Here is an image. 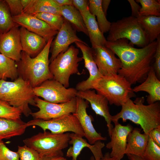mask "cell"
Returning <instances> with one entry per match:
<instances>
[{"label": "cell", "instance_id": "6da1fadb", "mask_svg": "<svg viewBox=\"0 0 160 160\" xmlns=\"http://www.w3.org/2000/svg\"><path fill=\"white\" fill-rule=\"evenodd\" d=\"M133 45L125 39L107 41L105 44L121 60L122 66L118 74L131 85L142 83L147 78L152 66L157 41L156 40L141 48H135Z\"/></svg>", "mask_w": 160, "mask_h": 160}, {"label": "cell", "instance_id": "7a4b0ae2", "mask_svg": "<svg viewBox=\"0 0 160 160\" xmlns=\"http://www.w3.org/2000/svg\"><path fill=\"white\" fill-rule=\"evenodd\" d=\"M144 97H137L133 101L131 99L122 105L120 111L112 116L114 124L121 119L123 122L129 120L139 125L144 133L148 134L153 129L160 126V104L159 101L153 104H144Z\"/></svg>", "mask_w": 160, "mask_h": 160}, {"label": "cell", "instance_id": "3957f363", "mask_svg": "<svg viewBox=\"0 0 160 160\" xmlns=\"http://www.w3.org/2000/svg\"><path fill=\"white\" fill-rule=\"evenodd\" d=\"M53 39H50L42 50L35 57H32L22 51L20 60L16 62L19 76L28 81L33 88L46 80L53 79L49 69V56Z\"/></svg>", "mask_w": 160, "mask_h": 160}, {"label": "cell", "instance_id": "277c9868", "mask_svg": "<svg viewBox=\"0 0 160 160\" xmlns=\"http://www.w3.org/2000/svg\"><path fill=\"white\" fill-rule=\"evenodd\" d=\"M33 87L27 81L18 77L14 81L0 80V99L19 109L26 117L32 112L29 105L35 106Z\"/></svg>", "mask_w": 160, "mask_h": 160}, {"label": "cell", "instance_id": "5b68a950", "mask_svg": "<svg viewBox=\"0 0 160 160\" xmlns=\"http://www.w3.org/2000/svg\"><path fill=\"white\" fill-rule=\"evenodd\" d=\"M92 89L108 100L111 105L121 106L136 95L131 84L121 76L117 74L102 76L93 86Z\"/></svg>", "mask_w": 160, "mask_h": 160}, {"label": "cell", "instance_id": "8992f818", "mask_svg": "<svg viewBox=\"0 0 160 160\" xmlns=\"http://www.w3.org/2000/svg\"><path fill=\"white\" fill-rule=\"evenodd\" d=\"M70 135L68 132L55 134L46 131L23 141L25 145L36 151L41 157L44 156H63V150L68 145Z\"/></svg>", "mask_w": 160, "mask_h": 160}, {"label": "cell", "instance_id": "52a82bcc", "mask_svg": "<svg viewBox=\"0 0 160 160\" xmlns=\"http://www.w3.org/2000/svg\"><path fill=\"white\" fill-rule=\"evenodd\" d=\"M79 50L71 45L64 52H62L50 63V71L53 79L62 84L65 87L69 86V78L71 75L81 74L78 67L83 59L78 55Z\"/></svg>", "mask_w": 160, "mask_h": 160}, {"label": "cell", "instance_id": "ba28073f", "mask_svg": "<svg viewBox=\"0 0 160 160\" xmlns=\"http://www.w3.org/2000/svg\"><path fill=\"white\" fill-rule=\"evenodd\" d=\"M107 41H112L125 39L129 43L141 48L149 43L148 40L137 18L129 16L111 23Z\"/></svg>", "mask_w": 160, "mask_h": 160}, {"label": "cell", "instance_id": "9c48e42d", "mask_svg": "<svg viewBox=\"0 0 160 160\" xmlns=\"http://www.w3.org/2000/svg\"><path fill=\"white\" fill-rule=\"evenodd\" d=\"M36 97L51 103H60L68 102L76 97L77 91L73 88H66L54 79H48L33 88Z\"/></svg>", "mask_w": 160, "mask_h": 160}, {"label": "cell", "instance_id": "30bf717a", "mask_svg": "<svg viewBox=\"0 0 160 160\" xmlns=\"http://www.w3.org/2000/svg\"><path fill=\"white\" fill-rule=\"evenodd\" d=\"M26 125L27 127L38 126L41 128L44 132L48 130L53 133L61 134L71 132L83 137L85 136L78 120L73 114L48 120L33 119L26 123Z\"/></svg>", "mask_w": 160, "mask_h": 160}, {"label": "cell", "instance_id": "8fae6325", "mask_svg": "<svg viewBox=\"0 0 160 160\" xmlns=\"http://www.w3.org/2000/svg\"><path fill=\"white\" fill-rule=\"evenodd\" d=\"M76 97L67 102L54 103L46 101L36 96L34 100L35 106L39 110L37 112H32L31 115L33 119L48 120L73 114L76 110Z\"/></svg>", "mask_w": 160, "mask_h": 160}, {"label": "cell", "instance_id": "7c38bea8", "mask_svg": "<svg viewBox=\"0 0 160 160\" xmlns=\"http://www.w3.org/2000/svg\"><path fill=\"white\" fill-rule=\"evenodd\" d=\"M91 48L94 59L102 76H111L118 74L121 67V63L111 49L105 45H93Z\"/></svg>", "mask_w": 160, "mask_h": 160}, {"label": "cell", "instance_id": "4fadbf2b", "mask_svg": "<svg viewBox=\"0 0 160 160\" xmlns=\"http://www.w3.org/2000/svg\"><path fill=\"white\" fill-rule=\"evenodd\" d=\"M77 42L87 44L77 36L76 30L65 19L55 38L51 43L50 50L51 53L49 59L50 63L60 53L66 51L71 44Z\"/></svg>", "mask_w": 160, "mask_h": 160}, {"label": "cell", "instance_id": "5bb4252c", "mask_svg": "<svg viewBox=\"0 0 160 160\" xmlns=\"http://www.w3.org/2000/svg\"><path fill=\"white\" fill-rule=\"evenodd\" d=\"M76 98V110L73 114L78 120L88 143L93 145L98 140H106V137L102 136L96 131L92 123L93 118L87 113V108L89 107V102L79 97Z\"/></svg>", "mask_w": 160, "mask_h": 160}, {"label": "cell", "instance_id": "9a60e30c", "mask_svg": "<svg viewBox=\"0 0 160 160\" xmlns=\"http://www.w3.org/2000/svg\"><path fill=\"white\" fill-rule=\"evenodd\" d=\"M76 97L88 101L96 114L104 118L107 123L108 135L110 137L113 127L112 124V116L111 115L109 112L108 102L107 99L103 95L96 93L95 90L91 89L77 91Z\"/></svg>", "mask_w": 160, "mask_h": 160}, {"label": "cell", "instance_id": "2e32d148", "mask_svg": "<svg viewBox=\"0 0 160 160\" xmlns=\"http://www.w3.org/2000/svg\"><path fill=\"white\" fill-rule=\"evenodd\" d=\"M13 21L19 26L41 36L47 42L56 35L58 31L55 30L45 22L30 14L23 13L12 17Z\"/></svg>", "mask_w": 160, "mask_h": 160}, {"label": "cell", "instance_id": "e0dca14e", "mask_svg": "<svg viewBox=\"0 0 160 160\" xmlns=\"http://www.w3.org/2000/svg\"><path fill=\"white\" fill-rule=\"evenodd\" d=\"M114 124L111 132V141L106 144V147L111 149V157L121 160L126 154L127 137L133 128L130 124L122 125L118 122Z\"/></svg>", "mask_w": 160, "mask_h": 160}, {"label": "cell", "instance_id": "ac0fdd59", "mask_svg": "<svg viewBox=\"0 0 160 160\" xmlns=\"http://www.w3.org/2000/svg\"><path fill=\"white\" fill-rule=\"evenodd\" d=\"M75 43L82 53V57L84 60V66L89 73V78L78 83L75 89L77 91L92 89L94 84L103 76L99 73L94 59L91 48L87 44L78 42Z\"/></svg>", "mask_w": 160, "mask_h": 160}, {"label": "cell", "instance_id": "d6986e66", "mask_svg": "<svg viewBox=\"0 0 160 160\" xmlns=\"http://www.w3.org/2000/svg\"><path fill=\"white\" fill-rule=\"evenodd\" d=\"M18 27L0 35V53L16 62L20 60L22 51Z\"/></svg>", "mask_w": 160, "mask_h": 160}, {"label": "cell", "instance_id": "ffe728a7", "mask_svg": "<svg viewBox=\"0 0 160 160\" xmlns=\"http://www.w3.org/2000/svg\"><path fill=\"white\" fill-rule=\"evenodd\" d=\"M69 144L72 145L68 150L66 156L71 157L72 160H77V158L83 150L85 147L88 148L93 155L95 160H100L103 155L102 149L105 146V143L98 140L94 144L91 145L83 137L73 133H70Z\"/></svg>", "mask_w": 160, "mask_h": 160}, {"label": "cell", "instance_id": "44dd1931", "mask_svg": "<svg viewBox=\"0 0 160 160\" xmlns=\"http://www.w3.org/2000/svg\"><path fill=\"white\" fill-rule=\"evenodd\" d=\"M22 51L32 57L36 56L47 43L41 36L21 27L19 28Z\"/></svg>", "mask_w": 160, "mask_h": 160}, {"label": "cell", "instance_id": "7402d4cb", "mask_svg": "<svg viewBox=\"0 0 160 160\" xmlns=\"http://www.w3.org/2000/svg\"><path fill=\"white\" fill-rule=\"evenodd\" d=\"M132 89L134 92L141 91L147 92L148 95L146 101L148 104L160 101V80L157 77L152 65L146 79Z\"/></svg>", "mask_w": 160, "mask_h": 160}, {"label": "cell", "instance_id": "603a6c76", "mask_svg": "<svg viewBox=\"0 0 160 160\" xmlns=\"http://www.w3.org/2000/svg\"><path fill=\"white\" fill-rule=\"evenodd\" d=\"M141 129L133 128L127 139L126 154L134 155L143 157L149 137L148 134L141 133Z\"/></svg>", "mask_w": 160, "mask_h": 160}, {"label": "cell", "instance_id": "cb8c5ba5", "mask_svg": "<svg viewBox=\"0 0 160 160\" xmlns=\"http://www.w3.org/2000/svg\"><path fill=\"white\" fill-rule=\"evenodd\" d=\"M83 17L92 45H105L107 40L100 30L95 16L88 10L80 13Z\"/></svg>", "mask_w": 160, "mask_h": 160}, {"label": "cell", "instance_id": "d4e9b609", "mask_svg": "<svg viewBox=\"0 0 160 160\" xmlns=\"http://www.w3.org/2000/svg\"><path fill=\"white\" fill-rule=\"evenodd\" d=\"M27 127L21 119L15 120L0 118V141L23 134Z\"/></svg>", "mask_w": 160, "mask_h": 160}, {"label": "cell", "instance_id": "484cf974", "mask_svg": "<svg viewBox=\"0 0 160 160\" xmlns=\"http://www.w3.org/2000/svg\"><path fill=\"white\" fill-rule=\"evenodd\" d=\"M60 14L73 28L79 32H82L88 36L87 31L82 16L73 5L61 7Z\"/></svg>", "mask_w": 160, "mask_h": 160}, {"label": "cell", "instance_id": "4316f807", "mask_svg": "<svg viewBox=\"0 0 160 160\" xmlns=\"http://www.w3.org/2000/svg\"><path fill=\"white\" fill-rule=\"evenodd\" d=\"M137 18L149 43L156 41L160 34V16H139Z\"/></svg>", "mask_w": 160, "mask_h": 160}, {"label": "cell", "instance_id": "83f0119b", "mask_svg": "<svg viewBox=\"0 0 160 160\" xmlns=\"http://www.w3.org/2000/svg\"><path fill=\"white\" fill-rule=\"evenodd\" d=\"M60 7L54 0H31L29 4L24 9L23 13L32 14L48 13L61 15Z\"/></svg>", "mask_w": 160, "mask_h": 160}, {"label": "cell", "instance_id": "f1b7e54d", "mask_svg": "<svg viewBox=\"0 0 160 160\" xmlns=\"http://www.w3.org/2000/svg\"><path fill=\"white\" fill-rule=\"evenodd\" d=\"M102 0H89V10L96 16L97 23L101 32L104 34L108 32L111 23L107 19L101 6Z\"/></svg>", "mask_w": 160, "mask_h": 160}, {"label": "cell", "instance_id": "f546056e", "mask_svg": "<svg viewBox=\"0 0 160 160\" xmlns=\"http://www.w3.org/2000/svg\"><path fill=\"white\" fill-rule=\"evenodd\" d=\"M19 76L16 63L0 53V80H12Z\"/></svg>", "mask_w": 160, "mask_h": 160}, {"label": "cell", "instance_id": "4dcf8cb0", "mask_svg": "<svg viewBox=\"0 0 160 160\" xmlns=\"http://www.w3.org/2000/svg\"><path fill=\"white\" fill-rule=\"evenodd\" d=\"M18 26L13 21L8 6L5 0H0V31L7 32Z\"/></svg>", "mask_w": 160, "mask_h": 160}, {"label": "cell", "instance_id": "1f68e13d", "mask_svg": "<svg viewBox=\"0 0 160 160\" xmlns=\"http://www.w3.org/2000/svg\"><path fill=\"white\" fill-rule=\"evenodd\" d=\"M141 5L139 16H160V1L157 0H136Z\"/></svg>", "mask_w": 160, "mask_h": 160}, {"label": "cell", "instance_id": "d6a6232c", "mask_svg": "<svg viewBox=\"0 0 160 160\" xmlns=\"http://www.w3.org/2000/svg\"><path fill=\"white\" fill-rule=\"evenodd\" d=\"M32 15L42 20L58 31L61 28L65 19L61 15L48 13H39Z\"/></svg>", "mask_w": 160, "mask_h": 160}, {"label": "cell", "instance_id": "836d02e7", "mask_svg": "<svg viewBox=\"0 0 160 160\" xmlns=\"http://www.w3.org/2000/svg\"><path fill=\"white\" fill-rule=\"evenodd\" d=\"M22 113L18 108L0 99V118L18 120L20 119Z\"/></svg>", "mask_w": 160, "mask_h": 160}, {"label": "cell", "instance_id": "e575fe53", "mask_svg": "<svg viewBox=\"0 0 160 160\" xmlns=\"http://www.w3.org/2000/svg\"><path fill=\"white\" fill-rule=\"evenodd\" d=\"M143 157L146 160H160V147L149 137Z\"/></svg>", "mask_w": 160, "mask_h": 160}, {"label": "cell", "instance_id": "d590c367", "mask_svg": "<svg viewBox=\"0 0 160 160\" xmlns=\"http://www.w3.org/2000/svg\"><path fill=\"white\" fill-rule=\"evenodd\" d=\"M17 152L19 155L20 160H41L39 153L25 145L23 146H18Z\"/></svg>", "mask_w": 160, "mask_h": 160}, {"label": "cell", "instance_id": "8d00e7d4", "mask_svg": "<svg viewBox=\"0 0 160 160\" xmlns=\"http://www.w3.org/2000/svg\"><path fill=\"white\" fill-rule=\"evenodd\" d=\"M0 160H20L17 152L10 150L2 140L0 141Z\"/></svg>", "mask_w": 160, "mask_h": 160}, {"label": "cell", "instance_id": "74e56055", "mask_svg": "<svg viewBox=\"0 0 160 160\" xmlns=\"http://www.w3.org/2000/svg\"><path fill=\"white\" fill-rule=\"evenodd\" d=\"M9 7L12 17L21 15L23 13V8L20 0H5Z\"/></svg>", "mask_w": 160, "mask_h": 160}, {"label": "cell", "instance_id": "f35d334b", "mask_svg": "<svg viewBox=\"0 0 160 160\" xmlns=\"http://www.w3.org/2000/svg\"><path fill=\"white\" fill-rule=\"evenodd\" d=\"M157 45L154 55L155 62L152 65L157 78L160 79V36L156 40Z\"/></svg>", "mask_w": 160, "mask_h": 160}, {"label": "cell", "instance_id": "ab89813d", "mask_svg": "<svg viewBox=\"0 0 160 160\" xmlns=\"http://www.w3.org/2000/svg\"><path fill=\"white\" fill-rule=\"evenodd\" d=\"M73 5L80 13L89 10V0H73Z\"/></svg>", "mask_w": 160, "mask_h": 160}, {"label": "cell", "instance_id": "60d3db41", "mask_svg": "<svg viewBox=\"0 0 160 160\" xmlns=\"http://www.w3.org/2000/svg\"><path fill=\"white\" fill-rule=\"evenodd\" d=\"M148 135L153 142L160 147V126L152 129Z\"/></svg>", "mask_w": 160, "mask_h": 160}, {"label": "cell", "instance_id": "b9f144b4", "mask_svg": "<svg viewBox=\"0 0 160 160\" xmlns=\"http://www.w3.org/2000/svg\"><path fill=\"white\" fill-rule=\"evenodd\" d=\"M132 9V15L131 16L137 18L139 16V12L141 8V7L134 0H128Z\"/></svg>", "mask_w": 160, "mask_h": 160}, {"label": "cell", "instance_id": "7bdbcfd3", "mask_svg": "<svg viewBox=\"0 0 160 160\" xmlns=\"http://www.w3.org/2000/svg\"><path fill=\"white\" fill-rule=\"evenodd\" d=\"M41 160H67V159L63 156H44L41 157Z\"/></svg>", "mask_w": 160, "mask_h": 160}, {"label": "cell", "instance_id": "ee69618b", "mask_svg": "<svg viewBox=\"0 0 160 160\" xmlns=\"http://www.w3.org/2000/svg\"><path fill=\"white\" fill-rule=\"evenodd\" d=\"M59 6L73 5V0H54Z\"/></svg>", "mask_w": 160, "mask_h": 160}, {"label": "cell", "instance_id": "f6af8a7d", "mask_svg": "<svg viewBox=\"0 0 160 160\" xmlns=\"http://www.w3.org/2000/svg\"><path fill=\"white\" fill-rule=\"evenodd\" d=\"M111 1L110 0H102L101 6L102 9L106 16L107 11Z\"/></svg>", "mask_w": 160, "mask_h": 160}, {"label": "cell", "instance_id": "bcb514c9", "mask_svg": "<svg viewBox=\"0 0 160 160\" xmlns=\"http://www.w3.org/2000/svg\"><path fill=\"white\" fill-rule=\"evenodd\" d=\"M89 160H95V159L93 156H92L91 157ZM100 160H116V159L114 157H111L110 153L107 152L105 153L103 157Z\"/></svg>", "mask_w": 160, "mask_h": 160}, {"label": "cell", "instance_id": "7dc6e473", "mask_svg": "<svg viewBox=\"0 0 160 160\" xmlns=\"http://www.w3.org/2000/svg\"><path fill=\"white\" fill-rule=\"evenodd\" d=\"M127 155L130 160H146L142 157L130 154Z\"/></svg>", "mask_w": 160, "mask_h": 160}, {"label": "cell", "instance_id": "c3c4849f", "mask_svg": "<svg viewBox=\"0 0 160 160\" xmlns=\"http://www.w3.org/2000/svg\"><path fill=\"white\" fill-rule=\"evenodd\" d=\"M31 0H20L21 4L23 8V9L29 4Z\"/></svg>", "mask_w": 160, "mask_h": 160}, {"label": "cell", "instance_id": "681fc988", "mask_svg": "<svg viewBox=\"0 0 160 160\" xmlns=\"http://www.w3.org/2000/svg\"><path fill=\"white\" fill-rule=\"evenodd\" d=\"M1 32L0 31V35H1Z\"/></svg>", "mask_w": 160, "mask_h": 160}, {"label": "cell", "instance_id": "f907efd6", "mask_svg": "<svg viewBox=\"0 0 160 160\" xmlns=\"http://www.w3.org/2000/svg\"><path fill=\"white\" fill-rule=\"evenodd\" d=\"M1 141V140H0Z\"/></svg>", "mask_w": 160, "mask_h": 160}]
</instances>
